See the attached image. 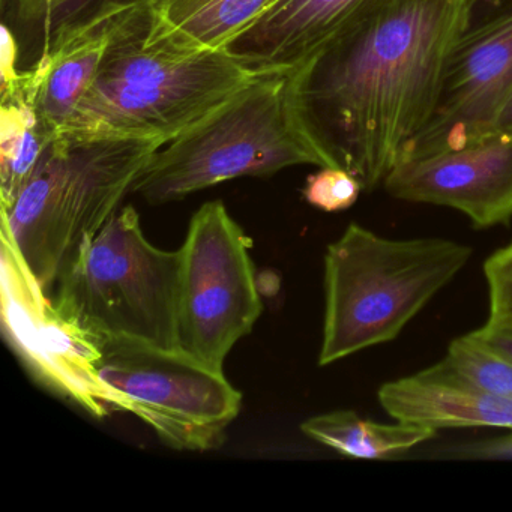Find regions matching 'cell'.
<instances>
[{
	"label": "cell",
	"mask_w": 512,
	"mask_h": 512,
	"mask_svg": "<svg viewBox=\"0 0 512 512\" xmlns=\"http://www.w3.org/2000/svg\"><path fill=\"white\" fill-rule=\"evenodd\" d=\"M461 0H389L302 64V103L328 160L383 185L436 101Z\"/></svg>",
	"instance_id": "cell-1"
},
{
	"label": "cell",
	"mask_w": 512,
	"mask_h": 512,
	"mask_svg": "<svg viewBox=\"0 0 512 512\" xmlns=\"http://www.w3.org/2000/svg\"><path fill=\"white\" fill-rule=\"evenodd\" d=\"M302 64L251 80L152 155L131 188L151 205L185 199L238 178L296 166L329 167L301 94Z\"/></svg>",
	"instance_id": "cell-2"
},
{
	"label": "cell",
	"mask_w": 512,
	"mask_h": 512,
	"mask_svg": "<svg viewBox=\"0 0 512 512\" xmlns=\"http://www.w3.org/2000/svg\"><path fill=\"white\" fill-rule=\"evenodd\" d=\"M149 11L110 49L58 137L166 145L271 67L230 50L190 53L149 41Z\"/></svg>",
	"instance_id": "cell-3"
},
{
	"label": "cell",
	"mask_w": 512,
	"mask_h": 512,
	"mask_svg": "<svg viewBox=\"0 0 512 512\" xmlns=\"http://www.w3.org/2000/svg\"><path fill=\"white\" fill-rule=\"evenodd\" d=\"M472 254L451 239H391L349 224L326 248L320 367L395 340Z\"/></svg>",
	"instance_id": "cell-4"
},
{
	"label": "cell",
	"mask_w": 512,
	"mask_h": 512,
	"mask_svg": "<svg viewBox=\"0 0 512 512\" xmlns=\"http://www.w3.org/2000/svg\"><path fill=\"white\" fill-rule=\"evenodd\" d=\"M161 146L154 140H53L34 175L0 212L2 229L47 292L80 244L121 208Z\"/></svg>",
	"instance_id": "cell-5"
},
{
	"label": "cell",
	"mask_w": 512,
	"mask_h": 512,
	"mask_svg": "<svg viewBox=\"0 0 512 512\" xmlns=\"http://www.w3.org/2000/svg\"><path fill=\"white\" fill-rule=\"evenodd\" d=\"M181 251L155 247L134 206L86 239L59 275L56 308L97 340L179 347Z\"/></svg>",
	"instance_id": "cell-6"
},
{
	"label": "cell",
	"mask_w": 512,
	"mask_h": 512,
	"mask_svg": "<svg viewBox=\"0 0 512 512\" xmlns=\"http://www.w3.org/2000/svg\"><path fill=\"white\" fill-rule=\"evenodd\" d=\"M97 371L131 412L176 451L220 448L238 418L242 394L224 371L203 364L181 347L155 346L131 338L97 340Z\"/></svg>",
	"instance_id": "cell-7"
},
{
	"label": "cell",
	"mask_w": 512,
	"mask_h": 512,
	"mask_svg": "<svg viewBox=\"0 0 512 512\" xmlns=\"http://www.w3.org/2000/svg\"><path fill=\"white\" fill-rule=\"evenodd\" d=\"M250 248L221 200L197 209L179 248V347L217 371L263 313Z\"/></svg>",
	"instance_id": "cell-8"
},
{
	"label": "cell",
	"mask_w": 512,
	"mask_h": 512,
	"mask_svg": "<svg viewBox=\"0 0 512 512\" xmlns=\"http://www.w3.org/2000/svg\"><path fill=\"white\" fill-rule=\"evenodd\" d=\"M512 95V0H461L431 115L400 161L430 157L494 134Z\"/></svg>",
	"instance_id": "cell-9"
},
{
	"label": "cell",
	"mask_w": 512,
	"mask_h": 512,
	"mask_svg": "<svg viewBox=\"0 0 512 512\" xmlns=\"http://www.w3.org/2000/svg\"><path fill=\"white\" fill-rule=\"evenodd\" d=\"M0 299L5 337L38 382L95 418L131 412L130 401L101 380L94 338L62 316L5 229Z\"/></svg>",
	"instance_id": "cell-10"
},
{
	"label": "cell",
	"mask_w": 512,
	"mask_h": 512,
	"mask_svg": "<svg viewBox=\"0 0 512 512\" xmlns=\"http://www.w3.org/2000/svg\"><path fill=\"white\" fill-rule=\"evenodd\" d=\"M386 193L404 202L455 209L476 229L512 221V134L395 164L383 181Z\"/></svg>",
	"instance_id": "cell-11"
},
{
	"label": "cell",
	"mask_w": 512,
	"mask_h": 512,
	"mask_svg": "<svg viewBox=\"0 0 512 512\" xmlns=\"http://www.w3.org/2000/svg\"><path fill=\"white\" fill-rule=\"evenodd\" d=\"M146 16V0H110L59 26L44 41L40 58L23 71L16 92L56 137L97 79L113 44Z\"/></svg>",
	"instance_id": "cell-12"
},
{
	"label": "cell",
	"mask_w": 512,
	"mask_h": 512,
	"mask_svg": "<svg viewBox=\"0 0 512 512\" xmlns=\"http://www.w3.org/2000/svg\"><path fill=\"white\" fill-rule=\"evenodd\" d=\"M388 2L281 0L229 50L262 67H298Z\"/></svg>",
	"instance_id": "cell-13"
},
{
	"label": "cell",
	"mask_w": 512,
	"mask_h": 512,
	"mask_svg": "<svg viewBox=\"0 0 512 512\" xmlns=\"http://www.w3.org/2000/svg\"><path fill=\"white\" fill-rule=\"evenodd\" d=\"M380 406L392 419L430 430L512 428V401L467 383L442 361L412 376L383 383Z\"/></svg>",
	"instance_id": "cell-14"
},
{
	"label": "cell",
	"mask_w": 512,
	"mask_h": 512,
	"mask_svg": "<svg viewBox=\"0 0 512 512\" xmlns=\"http://www.w3.org/2000/svg\"><path fill=\"white\" fill-rule=\"evenodd\" d=\"M281 0H146L149 41L190 53L224 52Z\"/></svg>",
	"instance_id": "cell-15"
},
{
	"label": "cell",
	"mask_w": 512,
	"mask_h": 512,
	"mask_svg": "<svg viewBox=\"0 0 512 512\" xmlns=\"http://www.w3.org/2000/svg\"><path fill=\"white\" fill-rule=\"evenodd\" d=\"M301 431L314 442L355 458L392 457L433 439L437 433L404 422L383 424L371 421L353 410L311 416L302 422Z\"/></svg>",
	"instance_id": "cell-16"
},
{
	"label": "cell",
	"mask_w": 512,
	"mask_h": 512,
	"mask_svg": "<svg viewBox=\"0 0 512 512\" xmlns=\"http://www.w3.org/2000/svg\"><path fill=\"white\" fill-rule=\"evenodd\" d=\"M56 134L20 92L0 106V200L10 206L34 175Z\"/></svg>",
	"instance_id": "cell-17"
},
{
	"label": "cell",
	"mask_w": 512,
	"mask_h": 512,
	"mask_svg": "<svg viewBox=\"0 0 512 512\" xmlns=\"http://www.w3.org/2000/svg\"><path fill=\"white\" fill-rule=\"evenodd\" d=\"M442 362L475 388L512 401V361L476 340L470 332L451 341Z\"/></svg>",
	"instance_id": "cell-18"
},
{
	"label": "cell",
	"mask_w": 512,
	"mask_h": 512,
	"mask_svg": "<svg viewBox=\"0 0 512 512\" xmlns=\"http://www.w3.org/2000/svg\"><path fill=\"white\" fill-rule=\"evenodd\" d=\"M364 191L361 182L340 167H320L319 172L308 176L305 200L314 208L325 212H341L352 208L359 194Z\"/></svg>",
	"instance_id": "cell-19"
},
{
	"label": "cell",
	"mask_w": 512,
	"mask_h": 512,
	"mask_svg": "<svg viewBox=\"0 0 512 512\" xmlns=\"http://www.w3.org/2000/svg\"><path fill=\"white\" fill-rule=\"evenodd\" d=\"M488 289V319L512 323V242L484 262Z\"/></svg>",
	"instance_id": "cell-20"
},
{
	"label": "cell",
	"mask_w": 512,
	"mask_h": 512,
	"mask_svg": "<svg viewBox=\"0 0 512 512\" xmlns=\"http://www.w3.org/2000/svg\"><path fill=\"white\" fill-rule=\"evenodd\" d=\"M452 455L473 460H512V428L505 436L458 446L452 449Z\"/></svg>",
	"instance_id": "cell-21"
},
{
	"label": "cell",
	"mask_w": 512,
	"mask_h": 512,
	"mask_svg": "<svg viewBox=\"0 0 512 512\" xmlns=\"http://www.w3.org/2000/svg\"><path fill=\"white\" fill-rule=\"evenodd\" d=\"M2 56H0V74H2V95L11 94L19 88L22 71L17 68V47L13 31L7 25H2Z\"/></svg>",
	"instance_id": "cell-22"
},
{
	"label": "cell",
	"mask_w": 512,
	"mask_h": 512,
	"mask_svg": "<svg viewBox=\"0 0 512 512\" xmlns=\"http://www.w3.org/2000/svg\"><path fill=\"white\" fill-rule=\"evenodd\" d=\"M476 340L512 361V323L487 319L481 328L470 332Z\"/></svg>",
	"instance_id": "cell-23"
},
{
	"label": "cell",
	"mask_w": 512,
	"mask_h": 512,
	"mask_svg": "<svg viewBox=\"0 0 512 512\" xmlns=\"http://www.w3.org/2000/svg\"><path fill=\"white\" fill-rule=\"evenodd\" d=\"M494 133L512 134V95L497 115Z\"/></svg>",
	"instance_id": "cell-24"
}]
</instances>
